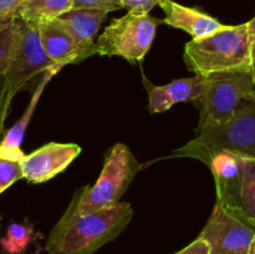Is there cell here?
Masks as SVG:
<instances>
[{
	"instance_id": "cell-1",
	"label": "cell",
	"mask_w": 255,
	"mask_h": 254,
	"mask_svg": "<svg viewBox=\"0 0 255 254\" xmlns=\"http://www.w3.org/2000/svg\"><path fill=\"white\" fill-rule=\"evenodd\" d=\"M133 209L127 202L111 208L77 214L70 202L66 212L50 232L47 254H94L116 239L132 221Z\"/></svg>"
},
{
	"instance_id": "cell-2",
	"label": "cell",
	"mask_w": 255,
	"mask_h": 254,
	"mask_svg": "<svg viewBox=\"0 0 255 254\" xmlns=\"http://www.w3.org/2000/svg\"><path fill=\"white\" fill-rule=\"evenodd\" d=\"M187 67L201 76L214 72L251 70V47L247 22L223 25L207 36L192 39L184 46Z\"/></svg>"
},
{
	"instance_id": "cell-3",
	"label": "cell",
	"mask_w": 255,
	"mask_h": 254,
	"mask_svg": "<svg viewBox=\"0 0 255 254\" xmlns=\"http://www.w3.org/2000/svg\"><path fill=\"white\" fill-rule=\"evenodd\" d=\"M221 151L255 158V95L229 121L204 127L169 157H188L208 166L212 157Z\"/></svg>"
},
{
	"instance_id": "cell-4",
	"label": "cell",
	"mask_w": 255,
	"mask_h": 254,
	"mask_svg": "<svg viewBox=\"0 0 255 254\" xmlns=\"http://www.w3.org/2000/svg\"><path fill=\"white\" fill-rule=\"evenodd\" d=\"M139 168L138 161L126 144H115L107 152L104 168L96 183L92 187H81L72 197L75 212L86 214L116 206Z\"/></svg>"
},
{
	"instance_id": "cell-5",
	"label": "cell",
	"mask_w": 255,
	"mask_h": 254,
	"mask_svg": "<svg viewBox=\"0 0 255 254\" xmlns=\"http://www.w3.org/2000/svg\"><path fill=\"white\" fill-rule=\"evenodd\" d=\"M206 77L202 96L194 104L201 110L198 127L226 124L255 95V81L251 70L214 72Z\"/></svg>"
},
{
	"instance_id": "cell-6",
	"label": "cell",
	"mask_w": 255,
	"mask_h": 254,
	"mask_svg": "<svg viewBox=\"0 0 255 254\" xmlns=\"http://www.w3.org/2000/svg\"><path fill=\"white\" fill-rule=\"evenodd\" d=\"M162 20L148 12L128 11L112 20L96 41L97 55L120 56L128 61H142L153 44Z\"/></svg>"
},
{
	"instance_id": "cell-7",
	"label": "cell",
	"mask_w": 255,
	"mask_h": 254,
	"mask_svg": "<svg viewBox=\"0 0 255 254\" xmlns=\"http://www.w3.org/2000/svg\"><path fill=\"white\" fill-rule=\"evenodd\" d=\"M59 65L52 62L47 57L42 47L37 24L21 20V32H20L19 41L12 55L9 69L4 75L7 95L14 99L15 95L26 85L29 80L40 72H45Z\"/></svg>"
},
{
	"instance_id": "cell-8",
	"label": "cell",
	"mask_w": 255,
	"mask_h": 254,
	"mask_svg": "<svg viewBox=\"0 0 255 254\" xmlns=\"http://www.w3.org/2000/svg\"><path fill=\"white\" fill-rule=\"evenodd\" d=\"M254 236L255 228L216 203L199 238L208 244L209 254H248Z\"/></svg>"
},
{
	"instance_id": "cell-9",
	"label": "cell",
	"mask_w": 255,
	"mask_h": 254,
	"mask_svg": "<svg viewBox=\"0 0 255 254\" xmlns=\"http://www.w3.org/2000/svg\"><path fill=\"white\" fill-rule=\"evenodd\" d=\"M217 203L255 228V158H243L241 172L216 182Z\"/></svg>"
},
{
	"instance_id": "cell-10",
	"label": "cell",
	"mask_w": 255,
	"mask_h": 254,
	"mask_svg": "<svg viewBox=\"0 0 255 254\" xmlns=\"http://www.w3.org/2000/svg\"><path fill=\"white\" fill-rule=\"evenodd\" d=\"M81 152L75 143H47L19 161L22 178L30 183L50 181L70 166Z\"/></svg>"
},
{
	"instance_id": "cell-11",
	"label": "cell",
	"mask_w": 255,
	"mask_h": 254,
	"mask_svg": "<svg viewBox=\"0 0 255 254\" xmlns=\"http://www.w3.org/2000/svg\"><path fill=\"white\" fill-rule=\"evenodd\" d=\"M143 84L148 94V110L152 114H159L168 111L173 105L179 102L197 101L204 91L206 77L196 75L157 86L143 76Z\"/></svg>"
},
{
	"instance_id": "cell-12",
	"label": "cell",
	"mask_w": 255,
	"mask_h": 254,
	"mask_svg": "<svg viewBox=\"0 0 255 254\" xmlns=\"http://www.w3.org/2000/svg\"><path fill=\"white\" fill-rule=\"evenodd\" d=\"M109 12L100 9H71L57 17L65 29L71 34L81 54L82 61L97 55L95 36Z\"/></svg>"
},
{
	"instance_id": "cell-13",
	"label": "cell",
	"mask_w": 255,
	"mask_h": 254,
	"mask_svg": "<svg viewBox=\"0 0 255 254\" xmlns=\"http://www.w3.org/2000/svg\"><path fill=\"white\" fill-rule=\"evenodd\" d=\"M158 6L164 12L162 22L188 32L193 39L207 36L223 26V24L211 15L198 9L184 6L173 0H162Z\"/></svg>"
},
{
	"instance_id": "cell-14",
	"label": "cell",
	"mask_w": 255,
	"mask_h": 254,
	"mask_svg": "<svg viewBox=\"0 0 255 254\" xmlns=\"http://www.w3.org/2000/svg\"><path fill=\"white\" fill-rule=\"evenodd\" d=\"M40 40L47 57L59 66L79 64L81 54L74 37L57 19L37 24Z\"/></svg>"
},
{
	"instance_id": "cell-15",
	"label": "cell",
	"mask_w": 255,
	"mask_h": 254,
	"mask_svg": "<svg viewBox=\"0 0 255 254\" xmlns=\"http://www.w3.org/2000/svg\"><path fill=\"white\" fill-rule=\"evenodd\" d=\"M61 69L62 67L57 66L45 71L44 77H42L41 82H40L39 86H37L35 94L32 95L31 101H30L25 114L22 115L21 119H20L19 121L6 132L4 138L0 139V157H1V158L9 159V161H20V159L25 156L24 152L21 151V143L25 136V131H26L27 128V125H29L30 120H31L32 114H34L35 106H36L37 102H39L40 96H41L45 86L49 84L50 80L52 79V76L56 75Z\"/></svg>"
},
{
	"instance_id": "cell-16",
	"label": "cell",
	"mask_w": 255,
	"mask_h": 254,
	"mask_svg": "<svg viewBox=\"0 0 255 254\" xmlns=\"http://www.w3.org/2000/svg\"><path fill=\"white\" fill-rule=\"evenodd\" d=\"M72 9V0H25L14 15L27 22L51 21Z\"/></svg>"
},
{
	"instance_id": "cell-17",
	"label": "cell",
	"mask_w": 255,
	"mask_h": 254,
	"mask_svg": "<svg viewBox=\"0 0 255 254\" xmlns=\"http://www.w3.org/2000/svg\"><path fill=\"white\" fill-rule=\"evenodd\" d=\"M21 32V19L9 15L0 19V76L6 74Z\"/></svg>"
},
{
	"instance_id": "cell-18",
	"label": "cell",
	"mask_w": 255,
	"mask_h": 254,
	"mask_svg": "<svg viewBox=\"0 0 255 254\" xmlns=\"http://www.w3.org/2000/svg\"><path fill=\"white\" fill-rule=\"evenodd\" d=\"M32 238V229L26 224L11 223L5 237L0 239L2 254H22Z\"/></svg>"
},
{
	"instance_id": "cell-19",
	"label": "cell",
	"mask_w": 255,
	"mask_h": 254,
	"mask_svg": "<svg viewBox=\"0 0 255 254\" xmlns=\"http://www.w3.org/2000/svg\"><path fill=\"white\" fill-rule=\"evenodd\" d=\"M21 178L22 173L19 161H9L0 157V194Z\"/></svg>"
},
{
	"instance_id": "cell-20",
	"label": "cell",
	"mask_w": 255,
	"mask_h": 254,
	"mask_svg": "<svg viewBox=\"0 0 255 254\" xmlns=\"http://www.w3.org/2000/svg\"><path fill=\"white\" fill-rule=\"evenodd\" d=\"M100 9L105 11H115V10L124 9L121 0H72V9Z\"/></svg>"
},
{
	"instance_id": "cell-21",
	"label": "cell",
	"mask_w": 255,
	"mask_h": 254,
	"mask_svg": "<svg viewBox=\"0 0 255 254\" xmlns=\"http://www.w3.org/2000/svg\"><path fill=\"white\" fill-rule=\"evenodd\" d=\"M11 100V97L7 95L5 77L0 76V139H1V133L2 129H4V122L7 116V112H9Z\"/></svg>"
},
{
	"instance_id": "cell-22",
	"label": "cell",
	"mask_w": 255,
	"mask_h": 254,
	"mask_svg": "<svg viewBox=\"0 0 255 254\" xmlns=\"http://www.w3.org/2000/svg\"><path fill=\"white\" fill-rule=\"evenodd\" d=\"M161 1L162 0H121V4L122 7L128 11L149 12Z\"/></svg>"
},
{
	"instance_id": "cell-23",
	"label": "cell",
	"mask_w": 255,
	"mask_h": 254,
	"mask_svg": "<svg viewBox=\"0 0 255 254\" xmlns=\"http://www.w3.org/2000/svg\"><path fill=\"white\" fill-rule=\"evenodd\" d=\"M176 254H209V247L202 238H197L192 242L189 246L183 248L182 251L177 252Z\"/></svg>"
},
{
	"instance_id": "cell-24",
	"label": "cell",
	"mask_w": 255,
	"mask_h": 254,
	"mask_svg": "<svg viewBox=\"0 0 255 254\" xmlns=\"http://www.w3.org/2000/svg\"><path fill=\"white\" fill-rule=\"evenodd\" d=\"M249 36V47H251V71L255 81V16L247 22Z\"/></svg>"
},
{
	"instance_id": "cell-25",
	"label": "cell",
	"mask_w": 255,
	"mask_h": 254,
	"mask_svg": "<svg viewBox=\"0 0 255 254\" xmlns=\"http://www.w3.org/2000/svg\"><path fill=\"white\" fill-rule=\"evenodd\" d=\"M25 0H0V19L12 15Z\"/></svg>"
},
{
	"instance_id": "cell-26",
	"label": "cell",
	"mask_w": 255,
	"mask_h": 254,
	"mask_svg": "<svg viewBox=\"0 0 255 254\" xmlns=\"http://www.w3.org/2000/svg\"><path fill=\"white\" fill-rule=\"evenodd\" d=\"M248 254H255V236H254L253 241H252L251 246H249V251H248Z\"/></svg>"
},
{
	"instance_id": "cell-27",
	"label": "cell",
	"mask_w": 255,
	"mask_h": 254,
	"mask_svg": "<svg viewBox=\"0 0 255 254\" xmlns=\"http://www.w3.org/2000/svg\"><path fill=\"white\" fill-rule=\"evenodd\" d=\"M0 221H1V216H0Z\"/></svg>"
}]
</instances>
